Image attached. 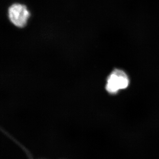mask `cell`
Wrapping results in <instances>:
<instances>
[{"label":"cell","mask_w":159,"mask_h":159,"mask_svg":"<svg viewBox=\"0 0 159 159\" xmlns=\"http://www.w3.org/2000/svg\"><path fill=\"white\" fill-rule=\"evenodd\" d=\"M129 84V79L124 71L119 69L113 70L106 79V90L110 94L117 93L119 90L126 89Z\"/></svg>","instance_id":"2"},{"label":"cell","mask_w":159,"mask_h":159,"mask_svg":"<svg viewBox=\"0 0 159 159\" xmlns=\"http://www.w3.org/2000/svg\"><path fill=\"white\" fill-rule=\"evenodd\" d=\"M7 14L10 23L20 29L25 28L27 25L31 16V13L27 6L19 3L10 5L7 9Z\"/></svg>","instance_id":"1"}]
</instances>
